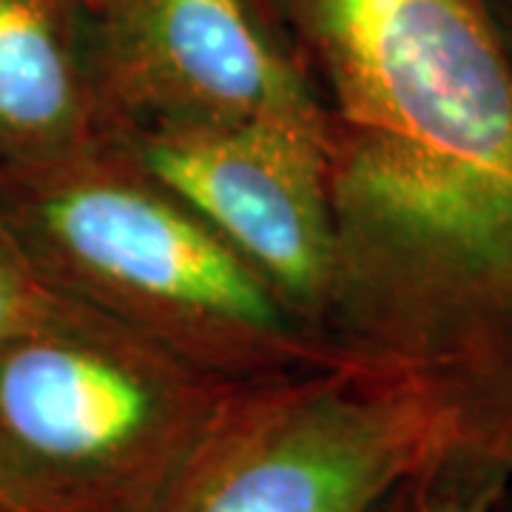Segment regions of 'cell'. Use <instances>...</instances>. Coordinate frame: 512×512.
<instances>
[{"label":"cell","mask_w":512,"mask_h":512,"mask_svg":"<svg viewBox=\"0 0 512 512\" xmlns=\"http://www.w3.org/2000/svg\"><path fill=\"white\" fill-rule=\"evenodd\" d=\"M251 382L69 299L0 345V476L20 512H151Z\"/></svg>","instance_id":"cell-3"},{"label":"cell","mask_w":512,"mask_h":512,"mask_svg":"<svg viewBox=\"0 0 512 512\" xmlns=\"http://www.w3.org/2000/svg\"><path fill=\"white\" fill-rule=\"evenodd\" d=\"M69 296L40 274L32 254L0 214V345L52 319Z\"/></svg>","instance_id":"cell-9"},{"label":"cell","mask_w":512,"mask_h":512,"mask_svg":"<svg viewBox=\"0 0 512 512\" xmlns=\"http://www.w3.org/2000/svg\"><path fill=\"white\" fill-rule=\"evenodd\" d=\"M106 140L194 208L325 345L336 268L328 128L163 123Z\"/></svg>","instance_id":"cell-6"},{"label":"cell","mask_w":512,"mask_h":512,"mask_svg":"<svg viewBox=\"0 0 512 512\" xmlns=\"http://www.w3.org/2000/svg\"><path fill=\"white\" fill-rule=\"evenodd\" d=\"M0 512H20V507L15 504L12 493H9V490H6V484H3V476H0Z\"/></svg>","instance_id":"cell-12"},{"label":"cell","mask_w":512,"mask_h":512,"mask_svg":"<svg viewBox=\"0 0 512 512\" xmlns=\"http://www.w3.org/2000/svg\"><path fill=\"white\" fill-rule=\"evenodd\" d=\"M86 0H0V183L106 140Z\"/></svg>","instance_id":"cell-8"},{"label":"cell","mask_w":512,"mask_h":512,"mask_svg":"<svg viewBox=\"0 0 512 512\" xmlns=\"http://www.w3.org/2000/svg\"><path fill=\"white\" fill-rule=\"evenodd\" d=\"M512 476L476 464H441L416 478L387 512H501Z\"/></svg>","instance_id":"cell-10"},{"label":"cell","mask_w":512,"mask_h":512,"mask_svg":"<svg viewBox=\"0 0 512 512\" xmlns=\"http://www.w3.org/2000/svg\"><path fill=\"white\" fill-rule=\"evenodd\" d=\"M456 461L421 396L339 362L245 384L151 512H387Z\"/></svg>","instance_id":"cell-4"},{"label":"cell","mask_w":512,"mask_h":512,"mask_svg":"<svg viewBox=\"0 0 512 512\" xmlns=\"http://www.w3.org/2000/svg\"><path fill=\"white\" fill-rule=\"evenodd\" d=\"M330 123L512 177V72L487 0H254Z\"/></svg>","instance_id":"cell-5"},{"label":"cell","mask_w":512,"mask_h":512,"mask_svg":"<svg viewBox=\"0 0 512 512\" xmlns=\"http://www.w3.org/2000/svg\"><path fill=\"white\" fill-rule=\"evenodd\" d=\"M92 15L106 137L163 123L328 128L308 74L254 0H103Z\"/></svg>","instance_id":"cell-7"},{"label":"cell","mask_w":512,"mask_h":512,"mask_svg":"<svg viewBox=\"0 0 512 512\" xmlns=\"http://www.w3.org/2000/svg\"><path fill=\"white\" fill-rule=\"evenodd\" d=\"M0 214L63 296L225 379L339 365L194 208L109 140L0 183Z\"/></svg>","instance_id":"cell-2"},{"label":"cell","mask_w":512,"mask_h":512,"mask_svg":"<svg viewBox=\"0 0 512 512\" xmlns=\"http://www.w3.org/2000/svg\"><path fill=\"white\" fill-rule=\"evenodd\" d=\"M490 12H493L495 29L501 35V43H504V55H507V63H510L512 72V0H487Z\"/></svg>","instance_id":"cell-11"},{"label":"cell","mask_w":512,"mask_h":512,"mask_svg":"<svg viewBox=\"0 0 512 512\" xmlns=\"http://www.w3.org/2000/svg\"><path fill=\"white\" fill-rule=\"evenodd\" d=\"M330 197L328 350L421 396L461 461L512 476V177L333 128Z\"/></svg>","instance_id":"cell-1"},{"label":"cell","mask_w":512,"mask_h":512,"mask_svg":"<svg viewBox=\"0 0 512 512\" xmlns=\"http://www.w3.org/2000/svg\"><path fill=\"white\" fill-rule=\"evenodd\" d=\"M86 3H89V6H92V9H94V6H100L103 0H86Z\"/></svg>","instance_id":"cell-13"}]
</instances>
